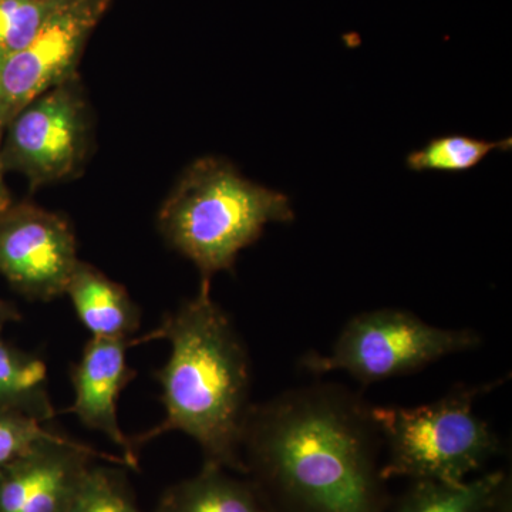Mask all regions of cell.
Returning a JSON list of instances; mask_svg holds the SVG:
<instances>
[{"label": "cell", "mask_w": 512, "mask_h": 512, "mask_svg": "<svg viewBox=\"0 0 512 512\" xmlns=\"http://www.w3.org/2000/svg\"><path fill=\"white\" fill-rule=\"evenodd\" d=\"M3 171H5V168H3L2 160H0V217L12 207L8 188H6L5 180H3Z\"/></svg>", "instance_id": "obj_20"}, {"label": "cell", "mask_w": 512, "mask_h": 512, "mask_svg": "<svg viewBox=\"0 0 512 512\" xmlns=\"http://www.w3.org/2000/svg\"><path fill=\"white\" fill-rule=\"evenodd\" d=\"M52 430L49 424L26 413L0 406V471L28 453Z\"/></svg>", "instance_id": "obj_18"}, {"label": "cell", "mask_w": 512, "mask_h": 512, "mask_svg": "<svg viewBox=\"0 0 512 512\" xmlns=\"http://www.w3.org/2000/svg\"><path fill=\"white\" fill-rule=\"evenodd\" d=\"M481 343L473 329L439 328L412 312L376 309L353 316L329 355L309 353L301 366L315 375L346 372L367 386L412 375L443 357L477 349Z\"/></svg>", "instance_id": "obj_5"}, {"label": "cell", "mask_w": 512, "mask_h": 512, "mask_svg": "<svg viewBox=\"0 0 512 512\" xmlns=\"http://www.w3.org/2000/svg\"><path fill=\"white\" fill-rule=\"evenodd\" d=\"M511 476L491 471L463 483L412 481L387 512H512Z\"/></svg>", "instance_id": "obj_12"}, {"label": "cell", "mask_w": 512, "mask_h": 512, "mask_svg": "<svg viewBox=\"0 0 512 512\" xmlns=\"http://www.w3.org/2000/svg\"><path fill=\"white\" fill-rule=\"evenodd\" d=\"M66 0H0V64L35 39Z\"/></svg>", "instance_id": "obj_17"}, {"label": "cell", "mask_w": 512, "mask_h": 512, "mask_svg": "<svg viewBox=\"0 0 512 512\" xmlns=\"http://www.w3.org/2000/svg\"><path fill=\"white\" fill-rule=\"evenodd\" d=\"M154 512H268L247 478L204 464L197 476L171 485Z\"/></svg>", "instance_id": "obj_13"}, {"label": "cell", "mask_w": 512, "mask_h": 512, "mask_svg": "<svg viewBox=\"0 0 512 512\" xmlns=\"http://www.w3.org/2000/svg\"><path fill=\"white\" fill-rule=\"evenodd\" d=\"M107 0H66L35 39L0 64V111L9 123L40 94L76 76L87 37Z\"/></svg>", "instance_id": "obj_8"}, {"label": "cell", "mask_w": 512, "mask_h": 512, "mask_svg": "<svg viewBox=\"0 0 512 512\" xmlns=\"http://www.w3.org/2000/svg\"><path fill=\"white\" fill-rule=\"evenodd\" d=\"M293 220L285 194L248 180L225 158L202 157L165 198L157 224L165 242L211 284L218 272L234 269L239 252L255 244L269 222Z\"/></svg>", "instance_id": "obj_3"}, {"label": "cell", "mask_w": 512, "mask_h": 512, "mask_svg": "<svg viewBox=\"0 0 512 512\" xmlns=\"http://www.w3.org/2000/svg\"><path fill=\"white\" fill-rule=\"evenodd\" d=\"M0 406L26 413L40 423H52L55 406L49 393L45 360L0 339Z\"/></svg>", "instance_id": "obj_14"}, {"label": "cell", "mask_w": 512, "mask_h": 512, "mask_svg": "<svg viewBox=\"0 0 512 512\" xmlns=\"http://www.w3.org/2000/svg\"><path fill=\"white\" fill-rule=\"evenodd\" d=\"M167 340L170 357L154 379L161 386L165 417L131 437L134 450L170 431L200 446L204 464L244 474L241 433L251 407V360L228 313L212 299L211 284L165 313L160 325L137 343Z\"/></svg>", "instance_id": "obj_2"}, {"label": "cell", "mask_w": 512, "mask_h": 512, "mask_svg": "<svg viewBox=\"0 0 512 512\" xmlns=\"http://www.w3.org/2000/svg\"><path fill=\"white\" fill-rule=\"evenodd\" d=\"M66 295L80 323L97 339L130 340L141 326V309L119 282L79 261Z\"/></svg>", "instance_id": "obj_11"}, {"label": "cell", "mask_w": 512, "mask_h": 512, "mask_svg": "<svg viewBox=\"0 0 512 512\" xmlns=\"http://www.w3.org/2000/svg\"><path fill=\"white\" fill-rule=\"evenodd\" d=\"M512 138L500 141L480 140L464 134H447L430 140L406 158L407 167L417 173H466L476 168L494 151H510Z\"/></svg>", "instance_id": "obj_15"}, {"label": "cell", "mask_w": 512, "mask_h": 512, "mask_svg": "<svg viewBox=\"0 0 512 512\" xmlns=\"http://www.w3.org/2000/svg\"><path fill=\"white\" fill-rule=\"evenodd\" d=\"M69 512H143L126 471L92 464L77 487Z\"/></svg>", "instance_id": "obj_16"}, {"label": "cell", "mask_w": 512, "mask_h": 512, "mask_svg": "<svg viewBox=\"0 0 512 512\" xmlns=\"http://www.w3.org/2000/svg\"><path fill=\"white\" fill-rule=\"evenodd\" d=\"M382 437L370 404L336 383L251 404L241 433L244 476L268 512H387Z\"/></svg>", "instance_id": "obj_1"}, {"label": "cell", "mask_w": 512, "mask_h": 512, "mask_svg": "<svg viewBox=\"0 0 512 512\" xmlns=\"http://www.w3.org/2000/svg\"><path fill=\"white\" fill-rule=\"evenodd\" d=\"M20 320V313L12 303L2 301L0 299V330L3 326L8 325L10 322H18Z\"/></svg>", "instance_id": "obj_19"}, {"label": "cell", "mask_w": 512, "mask_h": 512, "mask_svg": "<svg viewBox=\"0 0 512 512\" xmlns=\"http://www.w3.org/2000/svg\"><path fill=\"white\" fill-rule=\"evenodd\" d=\"M0 160L33 187L69 180L92 146V116L80 77L74 76L26 104L6 124Z\"/></svg>", "instance_id": "obj_6"}, {"label": "cell", "mask_w": 512, "mask_h": 512, "mask_svg": "<svg viewBox=\"0 0 512 512\" xmlns=\"http://www.w3.org/2000/svg\"><path fill=\"white\" fill-rule=\"evenodd\" d=\"M503 382L461 384L436 402L416 407L370 406L386 451L384 480L458 484L481 470L497 456L501 443L474 412V404Z\"/></svg>", "instance_id": "obj_4"}, {"label": "cell", "mask_w": 512, "mask_h": 512, "mask_svg": "<svg viewBox=\"0 0 512 512\" xmlns=\"http://www.w3.org/2000/svg\"><path fill=\"white\" fill-rule=\"evenodd\" d=\"M79 261L76 235L62 215L22 204L0 217V275L25 298H62Z\"/></svg>", "instance_id": "obj_7"}, {"label": "cell", "mask_w": 512, "mask_h": 512, "mask_svg": "<svg viewBox=\"0 0 512 512\" xmlns=\"http://www.w3.org/2000/svg\"><path fill=\"white\" fill-rule=\"evenodd\" d=\"M126 340L92 338L79 362L70 366L74 402L69 412L87 429L109 437L123 453L127 467L138 468L137 451L119 423L121 392L137 377L127 362Z\"/></svg>", "instance_id": "obj_10"}, {"label": "cell", "mask_w": 512, "mask_h": 512, "mask_svg": "<svg viewBox=\"0 0 512 512\" xmlns=\"http://www.w3.org/2000/svg\"><path fill=\"white\" fill-rule=\"evenodd\" d=\"M96 457L126 466L123 458L101 456L53 429L0 471V512H69L77 487Z\"/></svg>", "instance_id": "obj_9"}, {"label": "cell", "mask_w": 512, "mask_h": 512, "mask_svg": "<svg viewBox=\"0 0 512 512\" xmlns=\"http://www.w3.org/2000/svg\"><path fill=\"white\" fill-rule=\"evenodd\" d=\"M3 128H5V123H3L2 111H0V143H2Z\"/></svg>", "instance_id": "obj_21"}]
</instances>
